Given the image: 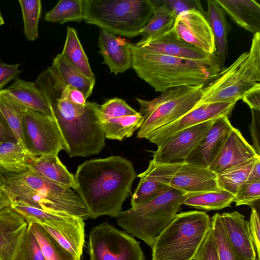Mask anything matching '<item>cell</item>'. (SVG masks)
Listing matches in <instances>:
<instances>
[{"mask_svg": "<svg viewBox=\"0 0 260 260\" xmlns=\"http://www.w3.org/2000/svg\"><path fill=\"white\" fill-rule=\"evenodd\" d=\"M260 181V157L256 159L252 167L248 180Z\"/></svg>", "mask_w": 260, "mask_h": 260, "instance_id": "obj_49", "label": "cell"}, {"mask_svg": "<svg viewBox=\"0 0 260 260\" xmlns=\"http://www.w3.org/2000/svg\"><path fill=\"white\" fill-rule=\"evenodd\" d=\"M87 252L90 260L145 259L139 241L106 222L90 231Z\"/></svg>", "mask_w": 260, "mask_h": 260, "instance_id": "obj_10", "label": "cell"}, {"mask_svg": "<svg viewBox=\"0 0 260 260\" xmlns=\"http://www.w3.org/2000/svg\"><path fill=\"white\" fill-rule=\"evenodd\" d=\"M260 181H246L240 185L234 195L233 203L236 206L248 205L251 208L259 203Z\"/></svg>", "mask_w": 260, "mask_h": 260, "instance_id": "obj_41", "label": "cell"}, {"mask_svg": "<svg viewBox=\"0 0 260 260\" xmlns=\"http://www.w3.org/2000/svg\"><path fill=\"white\" fill-rule=\"evenodd\" d=\"M2 177H3V174H2V172L0 170V187L2 184Z\"/></svg>", "mask_w": 260, "mask_h": 260, "instance_id": "obj_52", "label": "cell"}, {"mask_svg": "<svg viewBox=\"0 0 260 260\" xmlns=\"http://www.w3.org/2000/svg\"><path fill=\"white\" fill-rule=\"evenodd\" d=\"M210 222L211 218L203 211L178 213L151 248L152 260H193Z\"/></svg>", "mask_w": 260, "mask_h": 260, "instance_id": "obj_8", "label": "cell"}, {"mask_svg": "<svg viewBox=\"0 0 260 260\" xmlns=\"http://www.w3.org/2000/svg\"><path fill=\"white\" fill-rule=\"evenodd\" d=\"M251 110L260 111V84L246 92L242 99Z\"/></svg>", "mask_w": 260, "mask_h": 260, "instance_id": "obj_47", "label": "cell"}, {"mask_svg": "<svg viewBox=\"0 0 260 260\" xmlns=\"http://www.w3.org/2000/svg\"><path fill=\"white\" fill-rule=\"evenodd\" d=\"M225 14L239 26L260 32V5L254 0H216Z\"/></svg>", "mask_w": 260, "mask_h": 260, "instance_id": "obj_25", "label": "cell"}, {"mask_svg": "<svg viewBox=\"0 0 260 260\" xmlns=\"http://www.w3.org/2000/svg\"><path fill=\"white\" fill-rule=\"evenodd\" d=\"M233 127L228 117L214 120L184 163L208 168L217 157Z\"/></svg>", "mask_w": 260, "mask_h": 260, "instance_id": "obj_17", "label": "cell"}, {"mask_svg": "<svg viewBox=\"0 0 260 260\" xmlns=\"http://www.w3.org/2000/svg\"><path fill=\"white\" fill-rule=\"evenodd\" d=\"M204 85L184 86L169 89L151 100L136 98L143 122L137 137L143 139L191 111L201 100Z\"/></svg>", "mask_w": 260, "mask_h": 260, "instance_id": "obj_9", "label": "cell"}, {"mask_svg": "<svg viewBox=\"0 0 260 260\" xmlns=\"http://www.w3.org/2000/svg\"><path fill=\"white\" fill-rule=\"evenodd\" d=\"M227 238L236 252L246 260L256 259V248L252 238L249 222L237 211L220 213Z\"/></svg>", "mask_w": 260, "mask_h": 260, "instance_id": "obj_22", "label": "cell"}, {"mask_svg": "<svg viewBox=\"0 0 260 260\" xmlns=\"http://www.w3.org/2000/svg\"><path fill=\"white\" fill-rule=\"evenodd\" d=\"M237 101L233 100L196 107L176 121L149 134L145 139L158 147L171 136L184 129L220 117H229Z\"/></svg>", "mask_w": 260, "mask_h": 260, "instance_id": "obj_13", "label": "cell"}, {"mask_svg": "<svg viewBox=\"0 0 260 260\" xmlns=\"http://www.w3.org/2000/svg\"><path fill=\"white\" fill-rule=\"evenodd\" d=\"M35 157L16 140L4 142L0 144V170L11 174L27 171Z\"/></svg>", "mask_w": 260, "mask_h": 260, "instance_id": "obj_30", "label": "cell"}, {"mask_svg": "<svg viewBox=\"0 0 260 260\" xmlns=\"http://www.w3.org/2000/svg\"><path fill=\"white\" fill-rule=\"evenodd\" d=\"M193 260H219L211 228L207 232Z\"/></svg>", "mask_w": 260, "mask_h": 260, "instance_id": "obj_42", "label": "cell"}, {"mask_svg": "<svg viewBox=\"0 0 260 260\" xmlns=\"http://www.w3.org/2000/svg\"><path fill=\"white\" fill-rule=\"evenodd\" d=\"M4 23H5V21L2 17V15L1 14V11H0V26L1 25H3Z\"/></svg>", "mask_w": 260, "mask_h": 260, "instance_id": "obj_51", "label": "cell"}, {"mask_svg": "<svg viewBox=\"0 0 260 260\" xmlns=\"http://www.w3.org/2000/svg\"><path fill=\"white\" fill-rule=\"evenodd\" d=\"M129 45V43L105 30L101 29L100 31L98 43L99 53L103 56V63L115 75L131 68Z\"/></svg>", "mask_w": 260, "mask_h": 260, "instance_id": "obj_23", "label": "cell"}, {"mask_svg": "<svg viewBox=\"0 0 260 260\" xmlns=\"http://www.w3.org/2000/svg\"><path fill=\"white\" fill-rule=\"evenodd\" d=\"M14 140L16 139L13 132L0 113V144Z\"/></svg>", "mask_w": 260, "mask_h": 260, "instance_id": "obj_48", "label": "cell"}, {"mask_svg": "<svg viewBox=\"0 0 260 260\" xmlns=\"http://www.w3.org/2000/svg\"><path fill=\"white\" fill-rule=\"evenodd\" d=\"M173 28L177 36L185 42L208 54L216 52L214 37L206 16L191 10L179 14Z\"/></svg>", "mask_w": 260, "mask_h": 260, "instance_id": "obj_16", "label": "cell"}, {"mask_svg": "<svg viewBox=\"0 0 260 260\" xmlns=\"http://www.w3.org/2000/svg\"><path fill=\"white\" fill-rule=\"evenodd\" d=\"M260 84V32L253 35L249 51L244 52L229 67L223 68L204 86L196 107L218 102L238 101Z\"/></svg>", "mask_w": 260, "mask_h": 260, "instance_id": "obj_7", "label": "cell"}, {"mask_svg": "<svg viewBox=\"0 0 260 260\" xmlns=\"http://www.w3.org/2000/svg\"><path fill=\"white\" fill-rule=\"evenodd\" d=\"M15 260H46L39 243L28 225Z\"/></svg>", "mask_w": 260, "mask_h": 260, "instance_id": "obj_40", "label": "cell"}, {"mask_svg": "<svg viewBox=\"0 0 260 260\" xmlns=\"http://www.w3.org/2000/svg\"><path fill=\"white\" fill-rule=\"evenodd\" d=\"M7 90L27 108L54 117L45 94L35 83L16 77Z\"/></svg>", "mask_w": 260, "mask_h": 260, "instance_id": "obj_28", "label": "cell"}, {"mask_svg": "<svg viewBox=\"0 0 260 260\" xmlns=\"http://www.w3.org/2000/svg\"><path fill=\"white\" fill-rule=\"evenodd\" d=\"M206 18L214 39L216 54L222 70L228 54V35L230 27L225 14L216 0L207 1Z\"/></svg>", "mask_w": 260, "mask_h": 260, "instance_id": "obj_27", "label": "cell"}, {"mask_svg": "<svg viewBox=\"0 0 260 260\" xmlns=\"http://www.w3.org/2000/svg\"><path fill=\"white\" fill-rule=\"evenodd\" d=\"M19 64H8L0 59V91L12 80L20 74Z\"/></svg>", "mask_w": 260, "mask_h": 260, "instance_id": "obj_45", "label": "cell"}, {"mask_svg": "<svg viewBox=\"0 0 260 260\" xmlns=\"http://www.w3.org/2000/svg\"><path fill=\"white\" fill-rule=\"evenodd\" d=\"M42 225L61 246L74 256L81 257L85 244V222L82 218Z\"/></svg>", "mask_w": 260, "mask_h": 260, "instance_id": "obj_24", "label": "cell"}, {"mask_svg": "<svg viewBox=\"0 0 260 260\" xmlns=\"http://www.w3.org/2000/svg\"><path fill=\"white\" fill-rule=\"evenodd\" d=\"M28 171L64 187L74 190L77 188L74 175L61 163L58 155L35 156Z\"/></svg>", "mask_w": 260, "mask_h": 260, "instance_id": "obj_26", "label": "cell"}, {"mask_svg": "<svg viewBox=\"0 0 260 260\" xmlns=\"http://www.w3.org/2000/svg\"><path fill=\"white\" fill-rule=\"evenodd\" d=\"M258 155L241 132L233 127L216 158L208 168L216 174Z\"/></svg>", "mask_w": 260, "mask_h": 260, "instance_id": "obj_21", "label": "cell"}, {"mask_svg": "<svg viewBox=\"0 0 260 260\" xmlns=\"http://www.w3.org/2000/svg\"><path fill=\"white\" fill-rule=\"evenodd\" d=\"M181 164H160L151 160L144 172L137 175L140 181L132 196L131 207L148 202L169 187V182Z\"/></svg>", "mask_w": 260, "mask_h": 260, "instance_id": "obj_15", "label": "cell"}, {"mask_svg": "<svg viewBox=\"0 0 260 260\" xmlns=\"http://www.w3.org/2000/svg\"><path fill=\"white\" fill-rule=\"evenodd\" d=\"M131 68L156 91L184 86H205L222 70L215 53L208 58L193 60L162 54L129 45Z\"/></svg>", "mask_w": 260, "mask_h": 260, "instance_id": "obj_3", "label": "cell"}, {"mask_svg": "<svg viewBox=\"0 0 260 260\" xmlns=\"http://www.w3.org/2000/svg\"><path fill=\"white\" fill-rule=\"evenodd\" d=\"M27 226L10 205L0 210V260H15Z\"/></svg>", "mask_w": 260, "mask_h": 260, "instance_id": "obj_19", "label": "cell"}, {"mask_svg": "<svg viewBox=\"0 0 260 260\" xmlns=\"http://www.w3.org/2000/svg\"><path fill=\"white\" fill-rule=\"evenodd\" d=\"M176 16L162 3L157 7L146 25L140 31V41L162 35L173 26Z\"/></svg>", "mask_w": 260, "mask_h": 260, "instance_id": "obj_36", "label": "cell"}, {"mask_svg": "<svg viewBox=\"0 0 260 260\" xmlns=\"http://www.w3.org/2000/svg\"><path fill=\"white\" fill-rule=\"evenodd\" d=\"M214 120L205 121L174 134L157 147V150L153 152L152 160L160 164L184 163Z\"/></svg>", "mask_w": 260, "mask_h": 260, "instance_id": "obj_14", "label": "cell"}, {"mask_svg": "<svg viewBox=\"0 0 260 260\" xmlns=\"http://www.w3.org/2000/svg\"><path fill=\"white\" fill-rule=\"evenodd\" d=\"M157 5L151 0H84L85 21L129 38L140 31Z\"/></svg>", "mask_w": 260, "mask_h": 260, "instance_id": "obj_6", "label": "cell"}, {"mask_svg": "<svg viewBox=\"0 0 260 260\" xmlns=\"http://www.w3.org/2000/svg\"><path fill=\"white\" fill-rule=\"evenodd\" d=\"M185 193L169 187L144 204L122 211L115 217L117 225L151 248L181 208Z\"/></svg>", "mask_w": 260, "mask_h": 260, "instance_id": "obj_5", "label": "cell"}, {"mask_svg": "<svg viewBox=\"0 0 260 260\" xmlns=\"http://www.w3.org/2000/svg\"><path fill=\"white\" fill-rule=\"evenodd\" d=\"M24 24V34L30 41L38 37V23L40 17L42 4L40 0H19Z\"/></svg>", "mask_w": 260, "mask_h": 260, "instance_id": "obj_39", "label": "cell"}, {"mask_svg": "<svg viewBox=\"0 0 260 260\" xmlns=\"http://www.w3.org/2000/svg\"><path fill=\"white\" fill-rule=\"evenodd\" d=\"M135 44L155 52L189 60H203L211 55L180 39L173 27L162 35L140 41Z\"/></svg>", "mask_w": 260, "mask_h": 260, "instance_id": "obj_20", "label": "cell"}, {"mask_svg": "<svg viewBox=\"0 0 260 260\" xmlns=\"http://www.w3.org/2000/svg\"><path fill=\"white\" fill-rule=\"evenodd\" d=\"M164 5L177 17L180 13L191 10L201 12L206 17L200 1L197 0H166L162 2Z\"/></svg>", "mask_w": 260, "mask_h": 260, "instance_id": "obj_43", "label": "cell"}, {"mask_svg": "<svg viewBox=\"0 0 260 260\" xmlns=\"http://www.w3.org/2000/svg\"><path fill=\"white\" fill-rule=\"evenodd\" d=\"M27 109L7 89L0 91V113L13 132L17 141L26 148L23 120Z\"/></svg>", "mask_w": 260, "mask_h": 260, "instance_id": "obj_31", "label": "cell"}, {"mask_svg": "<svg viewBox=\"0 0 260 260\" xmlns=\"http://www.w3.org/2000/svg\"><path fill=\"white\" fill-rule=\"evenodd\" d=\"M44 19L60 24L69 21L80 22L85 19L84 0H60L46 13Z\"/></svg>", "mask_w": 260, "mask_h": 260, "instance_id": "obj_35", "label": "cell"}, {"mask_svg": "<svg viewBox=\"0 0 260 260\" xmlns=\"http://www.w3.org/2000/svg\"><path fill=\"white\" fill-rule=\"evenodd\" d=\"M28 225L36 236L46 260H81L61 246L42 225L37 223Z\"/></svg>", "mask_w": 260, "mask_h": 260, "instance_id": "obj_34", "label": "cell"}, {"mask_svg": "<svg viewBox=\"0 0 260 260\" xmlns=\"http://www.w3.org/2000/svg\"><path fill=\"white\" fill-rule=\"evenodd\" d=\"M23 127L27 148L35 156L58 155L63 150L61 133L53 116L27 108Z\"/></svg>", "mask_w": 260, "mask_h": 260, "instance_id": "obj_11", "label": "cell"}, {"mask_svg": "<svg viewBox=\"0 0 260 260\" xmlns=\"http://www.w3.org/2000/svg\"><path fill=\"white\" fill-rule=\"evenodd\" d=\"M49 68L60 81L80 91L86 100L92 94L95 78L87 77L61 54H57Z\"/></svg>", "mask_w": 260, "mask_h": 260, "instance_id": "obj_29", "label": "cell"}, {"mask_svg": "<svg viewBox=\"0 0 260 260\" xmlns=\"http://www.w3.org/2000/svg\"><path fill=\"white\" fill-rule=\"evenodd\" d=\"M60 54L87 77L95 78L77 31L73 27H67L66 39Z\"/></svg>", "mask_w": 260, "mask_h": 260, "instance_id": "obj_33", "label": "cell"}, {"mask_svg": "<svg viewBox=\"0 0 260 260\" xmlns=\"http://www.w3.org/2000/svg\"><path fill=\"white\" fill-rule=\"evenodd\" d=\"M36 84L45 94L59 126L63 150L70 157L99 154L105 146V135L99 117L100 105L87 101L78 105L70 101L62 83L50 68L41 73Z\"/></svg>", "mask_w": 260, "mask_h": 260, "instance_id": "obj_1", "label": "cell"}, {"mask_svg": "<svg viewBox=\"0 0 260 260\" xmlns=\"http://www.w3.org/2000/svg\"><path fill=\"white\" fill-rule=\"evenodd\" d=\"M249 222L250 232L255 245L257 258H260V218L259 210L252 207Z\"/></svg>", "mask_w": 260, "mask_h": 260, "instance_id": "obj_44", "label": "cell"}, {"mask_svg": "<svg viewBox=\"0 0 260 260\" xmlns=\"http://www.w3.org/2000/svg\"><path fill=\"white\" fill-rule=\"evenodd\" d=\"M2 174L0 189L11 202H19L46 211L67 212L84 220L89 218L84 203L71 188L29 171L19 174Z\"/></svg>", "mask_w": 260, "mask_h": 260, "instance_id": "obj_4", "label": "cell"}, {"mask_svg": "<svg viewBox=\"0 0 260 260\" xmlns=\"http://www.w3.org/2000/svg\"><path fill=\"white\" fill-rule=\"evenodd\" d=\"M252 121L249 125V130L253 142L252 147L256 153L260 156V111L251 110Z\"/></svg>", "mask_w": 260, "mask_h": 260, "instance_id": "obj_46", "label": "cell"}, {"mask_svg": "<svg viewBox=\"0 0 260 260\" xmlns=\"http://www.w3.org/2000/svg\"><path fill=\"white\" fill-rule=\"evenodd\" d=\"M258 157L260 156L217 174V182L220 188L235 195L238 187L248 180L252 167Z\"/></svg>", "mask_w": 260, "mask_h": 260, "instance_id": "obj_37", "label": "cell"}, {"mask_svg": "<svg viewBox=\"0 0 260 260\" xmlns=\"http://www.w3.org/2000/svg\"><path fill=\"white\" fill-rule=\"evenodd\" d=\"M169 185L185 194L216 191L220 189L216 174L208 168L186 163L181 164Z\"/></svg>", "mask_w": 260, "mask_h": 260, "instance_id": "obj_18", "label": "cell"}, {"mask_svg": "<svg viewBox=\"0 0 260 260\" xmlns=\"http://www.w3.org/2000/svg\"><path fill=\"white\" fill-rule=\"evenodd\" d=\"M99 117L106 138L119 141L132 136L143 122L139 112L117 98L100 106Z\"/></svg>", "mask_w": 260, "mask_h": 260, "instance_id": "obj_12", "label": "cell"}, {"mask_svg": "<svg viewBox=\"0 0 260 260\" xmlns=\"http://www.w3.org/2000/svg\"><path fill=\"white\" fill-rule=\"evenodd\" d=\"M234 195L220 189L216 191L185 194L182 205L207 211L219 210L231 207Z\"/></svg>", "mask_w": 260, "mask_h": 260, "instance_id": "obj_32", "label": "cell"}, {"mask_svg": "<svg viewBox=\"0 0 260 260\" xmlns=\"http://www.w3.org/2000/svg\"><path fill=\"white\" fill-rule=\"evenodd\" d=\"M210 228L219 260H246L240 257L231 245L222 224L220 213H217L211 218Z\"/></svg>", "mask_w": 260, "mask_h": 260, "instance_id": "obj_38", "label": "cell"}, {"mask_svg": "<svg viewBox=\"0 0 260 260\" xmlns=\"http://www.w3.org/2000/svg\"><path fill=\"white\" fill-rule=\"evenodd\" d=\"M74 176V190L92 219L115 217L122 212L137 177L133 164L120 156L86 160L78 167Z\"/></svg>", "mask_w": 260, "mask_h": 260, "instance_id": "obj_2", "label": "cell"}, {"mask_svg": "<svg viewBox=\"0 0 260 260\" xmlns=\"http://www.w3.org/2000/svg\"><path fill=\"white\" fill-rule=\"evenodd\" d=\"M11 202L6 195L0 189V210L5 207L10 206Z\"/></svg>", "mask_w": 260, "mask_h": 260, "instance_id": "obj_50", "label": "cell"}]
</instances>
